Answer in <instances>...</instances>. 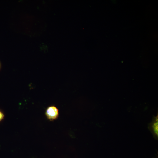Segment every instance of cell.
<instances>
[{
    "mask_svg": "<svg viewBox=\"0 0 158 158\" xmlns=\"http://www.w3.org/2000/svg\"><path fill=\"white\" fill-rule=\"evenodd\" d=\"M45 114L47 118L50 121L57 119L59 115L58 109L54 105H51L46 109Z\"/></svg>",
    "mask_w": 158,
    "mask_h": 158,
    "instance_id": "obj_1",
    "label": "cell"
},
{
    "mask_svg": "<svg viewBox=\"0 0 158 158\" xmlns=\"http://www.w3.org/2000/svg\"><path fill=\"white\" fill-rule=\"evenodd\" d=\"M149 129L154 137L157 139L158 137V116L153 118L152 122L149 124Z\"/></svg>",
    "mask_w": 158,
    "mask_h": 158,
    "instance_id": "obj_2",
    "label": "cell"
},
{
    "mask_svg": "<svg viewBox=\"0 0 158 158\" xmlns=\"http://www.w3.org/2000/svg\"><path fill=\"white\" fill-rule=\"evenodd\" d=\"M4 116L2 112L0 111V121L4 118Z\"/></svg>",
    "mask_w": 158,
    "mask_h": 158,
    "instance_id": "obj_3",
    "label": "cell"
},
{
    "mask_svg": "<svg viewBox=\"0 0 158 158\" xmlns=\"http://www.w3.org/2000/svg\"><path fill=\"white\" fill-rule=\"evenodd\" d=\"M1 63L0 62V69L1 68Z\"/></svg>",
    "mask_w": 158,
    "mask_h": 158,
    "instance_id": "obj_4",
    "label": "cell"
}]
</instances>
